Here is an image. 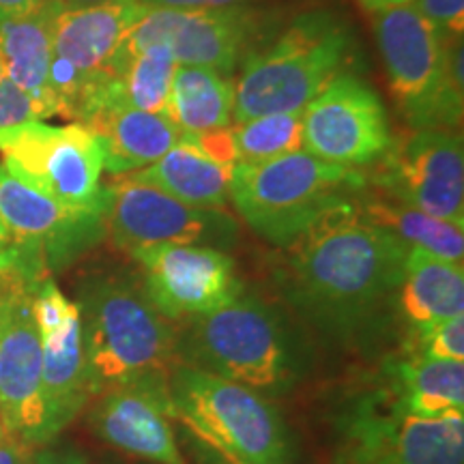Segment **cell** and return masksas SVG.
<instances>
[{
	"mask_svg": "<svg viewBox=\"0 0 464 464\" xmlns=\"http://www.w3.org/2000/svg\"><path fill=\"white\" fill-rule=\"evenodd\" d=\"M284 249L286 260L276 276L284 299L324 334L355 340L396 304L411 247L359 216L355 202Z\"/></svg>",
	"mask_w": 464,
	"mask_h": 464,
	"instance_id": "6da1fadb",
	"label": "cell"
},
{
	"mask_svg": "<svg viewBox=\"0 0 464 464\" xmlns=\"http://www.w3.org/2000/svg\"><path fill=\"white\" fill-rule=\"evenodd\" d=\"M177 363L277 398L297 385L310 359L299 332L276 305L241 293L211 314L188 321L177 338Z\"/></svg>",
	"mask_w": 464,
	"mask_h": 464,
	"instance_id": "7a4b0ae2",
	"label": "cell"
},
{
	"mask_svg": "<svg viewBox=\"0 0 464 464\" xmlns=\"http://www.w3.org/2000/svg\"><path fill=\"white\" fill-rule=\"evenodd\" d=\"M80 321L92 396L127 382L170 376L177 365L174 321L130 271H100L80 284Z\"/></svg>",
	"mask_w": 464,
	"mask_h": 464,
	"instance_id": "3957f363",
	"label": "cell"
},
{
	"mask_svg": "<svg viewBox=\"0 0 464 464\" xmlns=\"http://www.w3.org/2000/svg\"><path fill=\"white\" fill-rule=\"evenodd\" d=\"M370 188L357 168L318 160L307 150L232 168L230 200L256 235L293 246L329 213L351 207Z\"/></svg>",
	"mask_w": 464,
	"mask_h": 464,
	"instance_id": "277c9868",
	"label": "cell"
},
{
	"mask_svg": "<svg viewBox=\"0 0 464 464\" xmlns=\"http://www.w3.org/2000/svg\"><path fill=\"white\" fill-rule=\"evenodd\" d=\"M355 52L346 22L332 11H307L274 42L254 48L237 75L235 123L277 112H301L335 75L344 73Z\"/></svg>",
	"mask_w": 464,
	"mask_h": 464,
	"instance_id": "5b68a950",
	"label": "cell"
},
{
	"mask_svg": "<svg viewBox=\"0 0 464 464\" xmlns=\"http://www.w3.org/2000/svg\"><path fill=\"white\" fill-rule=\"evenodd\" d=\"M374 34L393 97L413 130L462 123V37H448L413 3L374 14Z\"/></svg>",
	"mask_w": 464,
	"mask_h": 464,
	"instance_id": "8992f818",
	"label": "cell"
},
{
	"mask_svg": "<svg viewBox=\"0 0 464 464\" xmlns=\"http://www.w3.org/2000/svg\"><path fill=\"white\" fill-rule=\"evenodd\" d=\"M174 420L237 464H293L280 411L247 387L177 363L168 376Z\"/></svg>",
	"mask_w": 464,
	"mask_h": 464,
	"instance_id": "52a82bcc",
	"label": "cell"
},
{
	"mask_svg": "<svg viewBox=\"0 0 464 464\" xmlns=\"http://www.w3.org/2000/svg\"><path fill=\"white\" fill-rule=\"evenodd\" d=\"M0 153L15 174L42 189L58 205L84 213H103V147L82 123L65 127L44 121L0 130Z\"/></svg>",
	"mask_w": 464,
	"mask_h": 464,
	"instance_id": "ba28073f",
	"label": "cell"
},
{
	"mask_svg": "<svg viewBox=\"0 0 464 464\" xmlns=\"http://www.w3.org/2000/svg\"><path fill=\"white\" fill-rule=\"evenodd\" d=\"M351 464H464L462 411L409 413L390 385L353 404L344 417Z\"/></svg>",
	"mask_w": 464,
	"mask_h": 464,
	"instance_id": "9c48e42d",
	"label": "cell"
},
{
	"mask_svg": "<svg viewBox=\"0 0 464 464\" xmlns=\"http://www.w3.org/2000/svg\"><path fill=\"white\" fill-rule=\"evenodd\" d=\"M103 222L112 241L125 252L147 246H205L230 249L239 224L226 208H198L172 198L130 174L106 185Z\"/></svg>",
	"mask_w": 464,
	"mask_h": 464,
	"instance_id": "30bf717a",
	"label": "cell"
},
{
	"mask_svg": "<svg viewBox=\"0 0 464 464\" xmlns=\"http://www.w3.org/2000/svg\"><path fill=\"white\" fill-rule=\"evenodd\" d=\"M39 284L0 260V420L31 445H42L44 428V346L33 318Z\"/></svg>",
	"mask_w": 464,
	"mask_h": 464,
	"instance_id": "8fae6325",
	"label": "cell"
},
{
	"mask_svg": "<svg viewBox=\"0 0 464 464\" xmlns=\"http://www.w3.org/2000/svg\"><path fill=\"white\" fill-rule=\"evenodd\" d=\"M147 5L114 0L82 9H54L50 92L56 114L75 119L91 86L106 73L114 52L140 20Z\"/></svg>",
	"mask_w": 464,
	"mask_h": 464,
	"instance_id": "7c38bea8",
	"label": "cell"
},
{
	"mask_svg": "<svg viewBox=\"0 0 464 464\" xmlns=\"http://www.w3.org/2000/svg\"><path fill=\"white\" fill-rule=\"evenodd\" d=\"M260 37V17L247 7H147L119 50L133 52L149 44H164L177 65L207 67L230 78Z\"/></svg>",
	"mask_w": 464,
	"mask_h": 464,
	"instance_id": "4fadbf2b",
	"label": "cell"
},
{
	"mask_svg": "<svg viewBox=\"0 0 464 464\" xmlns=\"http://www.w3.org/2000/svg\"><path fill=\"white\" fill-rule=\"evenodd\" d=\"M393 149L381 97L344 72L304 108V150L346 168L376 166Z\"/></svg>",
	"mask_w": 464,
	"mask_h": 464,
	"instance_id": "5bb4252c",
	"label": "cell"
},
{
	"mask_svg": "<svg viewBox=\"0 0 464 464\" xmlns=\"http://www.w3.org/2000/svg\"><path fill=\"white\" fill-rule=\"evenodd\" d=\"M382 194L464 228V149L456 131L415 130L376 164Z\"/></svg>",
	"mask_w": 464,
	"mask_h": 464,
	"instance_id": "9a60e30c",
	"label": "cell"
},
{
	"mask_svg": "<svg viewBox=\"0 0 464 464\" xmlns=\"http://www.w3.org/2000/svg\"><path fill=\"white\" fill-rule=\"evenodd\" d=\"M153 305L170 321H191L228 305L243 293L235 260L205 246H147L131 249Z\"/></svg>",
	"mask_w": 464,
	"mask_h": 464,
	"instance_id": "2e32d148",
	"label": "cell"
},
{
	"mask_svg": "<svg viewBox=\"0 0 464 464\" xmlns=\"http://www.w3.org/2000/svg\"><path fill=\"white\" fill-rule=\"evenodd\" d=\"M0 222L9 241L44 249L50 271L65 269L106 232L103 213L72 211L58 205L7 164H0Z\"/></svg>",
	"mask_w": 464,
	"mask_h": 464,
	"instance_id": "e0dca14e",
	"label": "cell"
},
{
	"mask_svg": "<svg viewBox=\"0 0 464 464\" xmlns=\"http://www.w3.org/2000/svg\"><path fill=\"white\" fill-rule=\"evenodd\" d=\"M91 426L123 454L153 464H185L174 437L168 376L142 379L100 393Z\"/></svg>",
	"mask_w": 464,
	"mask_h": 464,
	"instance_id": "ac0fdd59",
	"label": "cell"
},
{
	"mask_svg": "<svg viewBox=\"0 0 464 464\" xmlns=\"http://www.w3.org/2000/svg\"><path fill=\"white\" fill-rule=\"evenodd\" d=\"M80 123L100 138L103 170L127 174L142 170L185 140V133L164 112H144L127 106H102Z\"/></svg>",
	"mask_w": 464,
	"mask_h": 464,
	"instance_id": "d6986e66",
	"label": "cell"
},
{
	"mask_svg": "<svg viewBox=\"0 0 464 464\" xmlns=\"http://www.w3.org/2000/svg\"><path fill=\"white\" fill-rule=\"evenodd\" d=\"M42 445H48L92 398L80 316L58 334L42 338Z\"/></svg>",
	"mask_w": 464,
	"mask_h": 464,
	"instance_id": "ffe728a7",
	"label": "cell"
},
{
	"mask_svg": "<svg viewBox=\"0 0 464 464\" xmlns=\"http://www.w3.org/2000/svg\"><path fill=\"white\" fill-rule=\"evenodd\" d=\"M54 9L56 3L45 0L44 7L33 14L0 20V50L11 82L31 97L42 121L56 114L50 92Z\"/></svg>",
	"mask_w": 464,
	"mask_h": 464,
	"instance_id": "44dd1931",
	"label": "cell"
},
{
	"mask_svg": "<svg viewBox=\"0 0 464 464\" xmlns=\"http://www.w3.org/2000/svg\"><path fill=\"white\" fill-rule=\"evenodd\" d=\"M396 304L413 329L464 316L462 263H450L411 247Z\"/></svg>",
	"mask_w": 464,
	"mask_h": 464,
	"instance_id": "7402d4cb",
	"label": "cell"
},
{
	"mask_svg": "<svg viewBox=\"0 0 464 464\" xmlns=\"http://www.w3.org/2000/svg\"><path fill=\"white\" fill-rule=\"evenodd\" d=\"M130 177L198 208H224L230 200L232 168L205 158L185 142Z\"/></svg>",
	"mask_w": 464,
	"mask_h": 464,
	"instance_id": "603a6c76",
	"label": "cell"
},
{
	"mask_svg": "<svg viewBox=\"0 0 464 464\" xmlns=\"http://www.w3.org/2000/svg\"><path fill=\"white\" fill-rule=\"evenodd\" d=\"M387 379L413 415L440 417L464 409V362H443L415 353L392 362Z\"/></svg>",
	"mask_w": 464,
	"mask_h": 464,
	"instance_id": "cb8c5ba5",
	"label": "cell"
},
{
	"mask_svg": "<svg viewBox=\"0 0 464 464\" xmlns=\"http://www.w3.org/2000/svg\"><path fill=\"white\" fill-rule=\"evenodd\" d=\"M357 211L370 224L396 235L409 247H420L450 263H462V226L428 216L420 208L404 205L387 194H370L368 189L357 200Z\"/></svg>",
	"mask_w": 464,
	"mask_h": 464,
	"instance_id": "d4e9b609",
	"label": "cell"
},
{
	"mask_svg": "<svg viewBox=\"0 0 464 464\" xmlns=\"http://www.w3.org/2000/svg\"><path fill=\"white\" fill-rule=\"evenodd\" d=\"M235 89L226 75L207 67L177 65L166 116L183 133H205L230 127Z\"/></svg>",
	"mask_w": 464,
	"mask_h": 464,
	"instance_id": "484cf974",
	"label": "cell"
},
{
	"mask_svg": "<svg viewBox=\"0 0 464 464\" xmlns=\"http://www.w3.org/2000/svg\"><path fill=\"white\" fill-rule=\"evenodd\" d=\"M237 164L266 161L304 149V110L265 114L237 123L232 130Z\"/></svg>",
	"mask_w": 464,
	"mask_h": 464,
	"instance_id": "4316f807",
	"label": "cell"
},
{
	"mask_svg": "<svg viewBox=\"0 0 464 464\" xmlns=\"http://www.w3.org/2000/svg\"><path fill=\"white\" fill-rule=\"evenodd\" d=\"M78 316H80L78 304L69 301L65 295L58 290L52 277L39 284L33 295V318L42 338L58 334Z\"/></svg>",
	"mask_w": 464,
	"mask_h": 464,
	"instance_id": "83f0119b",
	"label": "cell"
},
{
	"mask_svg": "<svg viewBox=\"0 0 464 464\" xmlns=\"http://www.w3.org/2000/svg\"><path fill=\"white\" fill-rule=\"evenodd\" d=\"M415 334L423 357L464 362V316L428 324V327L415 329Z\"/></svg>",
	"mask_w": 464,
	"mask_h": 464,
	"instance_id": "f1b7e54d",
	"label": "cell"
},
{
	"mask_svg": "<svg viewBox=\"0 0 464 464\" xmlns=\"http://www.w3.org/2000/svg\"><path fill=\"white\" fill-rule=\"evenodd\" d=\"M417 11L448 37H462L464 0H413Z\"/></svg>",
	"mask_w": 464,
	"mask_h": 464,
	"instance_id": "f546056e",
	"label": "cell"
},
{
	"mask_svg": "<svg viewBox=\"0 0 464 464\" xmlns=\"http://www.w3.org/2000/svg\"><path fill=\"white\" fill-rule=\"evenodd\" d=\"M185 144L194 147L205 158L218 161V164L235 168L237 164V150L235 140H232V130L224 127V130L205 131V133H185Z\"/></svg>",
	"mask_w": 464,
	"mask_h": 464,
	"instance_id": "4dcf8cb0",
	"label": "cell"
},
{
	"mask_svg": "<svg viewBox=\"0 0 464 464\" xmlns=\"http://www.w3.org/2000/svg\"><path fill=\"white\" fill-rule=\"evenodd\" d=\"M147 7H170V9H232L246 7L252 0H140Z\"/></svg>",
	"mask_w": 464,
	"mask_h": 464,
	"instance_id": "1f68e13d",
	"label": "cell"
},
{
	"mask_svg": "<svg viewBox=\"0 0 464 464\" xmlns=\"http://www.w3.org/2000/svg\"><path fill=\"white\" fill-rule=\"evenodd\" d=\"M34 445L26 440L11 437L0 443V464H33Z\"/></svg>",
	"mask_w": 464,
	"mask_h": 464,
	"instance_id": "d6a6232c",
	"label": "cell"
},
{
	"mask_svg": "<svg viewBox=\"0 0 464 464\" xmlns=\"http://www.w3.org/2000/svg\"><path fill=\"white\" fill-rule=\"evenodd\" d=\"M189 448H191V454L196 458V464H237L232 462L230 458H226L222 451L213 448V445H208L202 439L194 437V434H189Z\"/></svg>",
	"mask_w": 464,
	"mask_h": 464,
	"instance_id": "836d02e7",
	"label": "cell"
},
{
	"mask_svg": "<svg viewBox=\"0 0 464 464\" xmlns=\"http://www.w3.org/2000/svg\"><path fill=\"white\" fill-rule=\"evenodd\" d=\"M33 464H86V458L72 448L34 451Z\"/></svg>",
	"mask_w": 464,
	"mask_h": 464,
	"instance_id": "e575fe53",
	"label": "cell"
},
{
	"mask_svg": "<svg viewBox=\"0 0 464 464\" xmlns=\"http://www.w3.org/2000/svg\"><path fill=\"white\" fill-rule=\"evenodd\" d=\"M45 0H0V20L14 15L33 14L39 7H44Z\"/></svg>",
	"mask_w": 464,
	"mask_h": 464,
	"instance_id": "d590c367",
	"label": "cell"
},
{
	"mask_svg": "<svg viewBox=\"0 0 464 464\" xmlns=\"http://www.w3.org/2000/svg\"><path fill=\"white\" fill-rule=\"evenodd\" d=\"M406 3H413V0H362V5L372 14H379V11L398 7V5H406Z\"/></svg>",
	"mask_w": 464,
	"mask_h": 464,
	"instance_id": "8d00e7d4",
	"label": "cell"
},
{
	"mask_svg": "<svg viewBox=\"0 0 464 464\" xmlns=\"http://www.w3.org/2000/svg\"><path fill=\"white\" fill-rule=\"evenodd\" d=\"M52 3H56L58 7H65V9H82V7H95V5L114 3V0H52Z\"/></svg>",
	"mask_w": 464,
	"mask_h": 464,
	"instance_id": "74e56055",
	"label": "cell"
},
{
	"mask_svg": "<svg viewBox=\"0 0 464 464\" xmlns=\"http://www.w3.org/2000/svg\"><path fill=\"white\" fill-rule=\"evenodd\" d=\"M9 73H7V65H5V56H3V50H0V89H3L5 84L9 82Z\"/></svg>",
	"mask_w": 464,
	"mask_h": 464,
	"instance_id": "f35d334b",
	"label": "cell"
},
{
	"mask_svg": "<svg viewBox=\"0 0 464 464\" xmlns=\"http://www.w3.org/2000/svg\"><path fill=\"white\" fill-rule=\"evenodd\" d=\"M7 241H9V235H7V230H5L3 222H0V247H3Z\"/></svg>",
	"mask_w": 464,
	"mask_h": 464,
	"instance_id": "ab89813d",
	"label": "cell"
},
{
	"mask_svg": "<svg viewBox=\"0 0 464 464\" xmlns=\"http://www.w3.org/2000/svg\"><path fill=\"white\" fill-rule=\"evenodd\" d=\"M0 439H3V428H0Z\"/></svg>",
	"mask_w": 464,
	"mask_h": 464,
	"instance_id": "60d3db41",
	"label": "cell"
}]
</instances>
